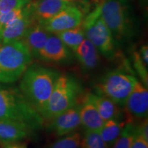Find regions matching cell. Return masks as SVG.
Instances as JSON below:
<instances>
[{
	"label": "cell",
	"instance_id": "cell-1",
	"mask_svg": "<svg viewBox=\"0 0 148 148\" xmlns=\"http://www.w3.org/2000/svg\"><path fill=\"white\" fill-rule=\"evenodd\" d=\"M60 74L51 68L31 64L20 78L18 88L41 116Z\"/></svg>",
	"mask_w": 148,
	"mask_h": 148
},
{
	"label": "cell",
	"instance_id": "cell-2",
	"mask_svg": "<svg viewBox=\"0 0 148 148\" xmlns=\"http://www.w3.org/2000/svg\"><path fill=\"white\" fill-rule=\"evenodd\" d=\"M0 119L25 123L34 131L41 129L45 120L15 86L0 84Z\"/></svg>",
	"mask_w": 148,
	"mask_h": 148
},
{
	"label": "cell",
	"instance_id": "cell-3",
	"mask_svg": "<svg viewBox=\"0 0 148 148\" xmlns=\"http://www.w3.org/2000/svg\"><path fill=\"white\" fill-rule=\"evenodd\" d=\"M138 81L127 61H123L119 67L101 76L95 85L94 92L105 96L123 107Z\"/></svg>",
	"mask_w": 148,
	"mask_h": 148
},
{
	"label": "cell",
	"instance_id": "cell-4",
	"mask_svg": "<svg viewBox=\"0 0 148 148\" xmlns=\"http://www.w3.org/2000/svg\"><path fill=\"white\" fill-rule=\"evenodd\" d=\"M33 56L21 40L0 46V84H10L21 78Z\"/></svg>",
	"mask_w": 148,
	"mask_h": 148
},
{
	"label": "cell",
	"instance_id": "cell-5",
	"mask_svg": "<svg viewBox=\"0 0 148 148\" xmlns=\"http://www.w3.org/2000/svg\"><path fill=\"white\" fill-rule=\"evenodd\" d=\"M83 94L82 84L73 75L60 74L42 116L49 121L73 106L80 101Z\"/></svg>",
	"mask_w": 148,
	"mask_h": 148
},
{
	"label": "cell",
	"instance_id": "cell-6",
	"mask_svg": "<svg viewBox=\"0 0 148 148\" xmlns=\"http://www.w3.org/2000/svg\"><path fill=\"white\" fill-rule=\"evenodd\" d=\"M85 37L93 44L98 52L109 60L116 56V42L112 33L101 17L99 6L83 18L81 23Z\"/></svg>",
	"mask_w": 148,
	"mask_h": 148
},
{
	"label": "cell",
	"instance_id": "cell-7",
	"mask_svg": "<svg viewBox=\"0 0 148 148\" xmlns=\"http://www.w3.org/2000/svg\"><path fill=\"white\" fill-rule=\"evenodd\" d=\"M99 6L101 17L112 33L116 44L129 40L133 35V26L123 1L107 0Z\"/></svg>",
	"mask_w": 148,
	"mask_h": 148
},
{
	"label": "cell",
	"instance_id": "cell-8",
	"mask_svg": "<svg viewBox=\"0 0 148 148\" xmlns=\"http://www.w3.org/2000/svg\"><path fill=\"white\" fill-rule=\"evenodd\" d=\"M83 18L84 14L82 11L72 4L64 8L49 19L38 23L48 32L56 34L78 26L82 23Z\"/></svg>",
	"mask_w": 148,
	"mask_h": 148
},
{
	"label": "cell",
	"instance_id": "cell-9",
	"mask_svg": "<svg viewBox=\"0 0 148 148\" xmlns=\"http://www.w3.org/2000/svg\"><path fill=\"white\" fill-rule=\"evenodd\" d=\"M79 112L80 101L53 119L49 120L47 129L58 137L75 132L81 125Z\"/></svg>",
	"mask_w": 148,
	"mask_h": 148
},
{
	"label": "cell",
	"instance_id": "cell-10",
	"mask_svg": "<svg viewBox=\"0 0 148 148\" xmlns=\"http://www.w3.org/2000/svg\"><path fill=\"white\" fill-rule=\"evenodd\" d=\"M36 58L49 63L66 64L71 62L73 54L56 34H51Z\"/></svg>",
	"mask_w": 148,
	"mask_h": 148
},
{
	"label": "cell",
	"instance_id": "cell-11",
	"mask_svg": "<svg viewBox=\"0 0 148 148\" xmlns=\"http://www.w3.org/2000/svg\"><path fill=\"white\" fill-rule=\"evenodd\" d=\"M34 131L29 125L14 120L0 119V145L18 143L29 138Z\"/></svg>",
	"mask_w": 148,
	"mask_h": 148
},
{
	"label": "cell",
	"instance_id": "cell-12",
	"mask_svg": "<svg viewBox=\"0 0 148 148\" xmlns=\"http://www.w3.org/2000/svg\"><path fill=\"white\" fill-rule=\"evenodd\" d=\"M124 106L131 116L140 119L147 118L148 90L147 86L138 81L127 97Z\"/></svg>",
	"mask_w": 148,
	"mask_h": 148
},
{
	"label": "cell",
	"instance_id": "cell-13",
	"mask_svg": "<svg viewBox=\"0 0 148 148\" xmlns=\"http://www.w3.org/2000/svg\"><path fill=\"white\" fill-rule=\"evenodd\" d=\"M35 22L36 21L33 18L26 5L25 12L21 17L0 29V46L8 42L21 40L27 29Z\"/></svg>",
	"mask_w": 148,
	"mask_h": 148
},
{
	"label": "cell",
	"instance_id": "cell-14",
	"mask_svg": "<svg viewBox=\"0 0 148 148\" xmlns=\"http://www.w3.org/2000/svg\"><path fill=\"white\" fill-rule=\"evenodd\" d=\"M72 4L62 0H32L27 5L33 18L37 22H42L53 17Z\"/></svg>",
	"mask_w": 148,
	"mask_h": 148
},
{
	"label": "cell",
	"instance_id": "cell-15",
	"mask_svg": "<svg viewBox=\"0 0 148 148\" xmlns=\"http://www.w3.org/2000/svg\"><path fill=\"white\" fill-rule=\"evenodd\" d=\"M81 125L85 130L99 131L104 123L90 97V92L83 94L80 99Z\"/></svg>",
	"mask_w": 148,
	"mask_h": 148
},
{
	"label": "cell",
	"instance_id": "cell-16",
	"mask_svg": "<svg viewBox=\"0 0 148 148\" xmlns=\"http://www.w3.org/2000/svg\"><path fill=\"white\" fill-rule=\"evenodd\" d=\"M50 34L51 33L48 32L36 21L27 29L21 40L30 51L32 56L37 58L38 53L44 47Z\"/></svg>",
	"mask_w": 148,
	"mask_h": 148
},
{
	"label": "cell",
	"instance_id": "cell-17",
	"mask_svg": "<svg viewBox=\"0 0 148 148\" xmlns=\"http://www.w3.org/2000/svg\"><path fill=\"white\" fill-rule=\"evenodd\" d=\"M90 94L103 121L110 119L122 120L123 115L119 105L102 95L95 92H90Z\"/></svg>",
	"mask_w": 148,
	"mask_h": 148
},
{
	"label": "cell",
	"instance_id": "cell-18",
	"mask_svg": "<svg viewBox=\"0 0 148 148\" xmlns=\"http://www.w3.org/2000/svg\"><path fill=\"white\" fill-rule=\"evenodd\" d=\"M74 53L85 70L90 71L97 66L99 60V52L93 44L86 38L83 40Z\"/></svg>",
	"mask_w": 148,
	"mask_h": 148
},
{
	"label": "cell",
	"instance_id": "cell-19",
	"mask_svg": "<svg viewBox=\"0 0 148 148\" xmlns=\"http://www.w3.org/2000/svg\"><path fill=\"white\" fill-rule=\"evenodd\" d=\"M126 122L122 120L110 119L105 121L98 132L108 148H110L121 134Z\"/></svg>",
	"mask_w": 148,
	"mask_h": 148
},
{
	"label": "cell",
	"instance_id": "cell-20",
	"mask_svg": "<svg viewBox=\"0 0 148 148\" xmlns=\"http://www.w3.org/2000/svg\"><path fill=\"white\" fill-rule=\"evenodd\" d=\"M56 34L58 36L64 45L73 52L76 50L77 47L86 38L84 29L81 24L73 28L66 29Z\"/></svg>",
	"mask_w": 148,
	"mask_h": 148
},
{
	"label": "cell",
	"instance_id": "cell-21",
	"mask_svg": "<svg viewBox=\"0 0 148 148\" xmlns=\"http://www.w3.org/2000/svg\"><path fill=\"white\" fill-rule=\"evenodd\" d=\"M136 126L132 121H127L119 137L110 148H131L136 135Z\"/></svg>",
	"mask_w": 148,
	"mask_h": 148
},
{
	"label": "cell",
	"instance_id": "cell-22",
	"mask_svg": "<svg viewBox=\"0 0 148 148\" xmlns=\"http://www.w3.org/2000/svg\"><path fill=\"white\" fill-rule=\"evenodd\" d=\"M82 136L77 132H72L65 136H60L45 148H79Z\"/></svg>",
	"mask_w": 148,
	"mask_h": 148
},
{
	"label": "cell",
	"instance_id": "cell-23",
	"mask_svg": "<svg viewBox=\"0 0 148 148\" xmlns=\"http://www.w3.org/2000/svg\"><path fill=\"white\" fill-rule=\"evenodd\" d=\"M79 148H108L98 131L85 130Z\"/></svg>",
	"mask_w": 148,
	"mask_h": 148
},
{
	"label": "cell",
	"instance_id": "cell-24",
	"mask_svg": "<svg viewBox=\"0 0 148 148\" xmlns=\"http://www.w3.org/2000/svg\"><path fill=\"white\" fill-rule=\"evenodd\" d=\"M132 61L134 68L138 76L140 77L141 82L145 86H148V71L147 66L144 63L138 51H134L132 53Z\"/></svg>",
	"mask_w": 148,
	"mask_h": 148
},
{
	"label": "cell",
	"instance_id": "cell-25",
	"mask_svg": "<svg viewBox=\"0 0 148 148\" xmlns=\"http://www.w3.org/2000/svg\"><path fill=\"white\" fill-rule=\"evenodd\" d=\"M31 1L32 0H1L0 14L6 13L16 9L23 8Z\"/></svg>",
	"mask_w": 148,
	"mask_h": 148
},
{
	"label": "cell",
	"instance_id": "cell-26",
	"mask_svg": "<svg viewBox=\"0 0 148 148\" xmlns=\"http://www.w3.org/2000/svg\"><path fill=\"white\" fill-rule=\"evenodd\" d=\"M25 12V6L22 8L16 9L4 14H0V29L3 28L9 23L21 17Z\"/></svg>",
	"mask_w": 148,
	"mask_h": 148
},
{
	"label": "cell",
	"instance_id": "cell-27",
	"mask_svg": "<svg viewBox=\"0 0 148 148\" xmlns=\"http://www.w3.org/2000/svg\"><path fill=\"white\" fill-rule=\"evenodd\" d=\"M131 148H148V140H145L138 132L136 126V135Z\"/></svg>",
	"mask_w": 148,
	"mask_h": 148
},
{
	"label": "cell",
	"instance_id": "cell-28",
	"mask_svg": "<svg viewBox=\"0 0 148 148\" xmlns=\"http://www.w3.org/2000/svg\"><path fill=\"white\" fill-rule=\"evenodd\" d=\"M136 130L145 140H148V123L147 118L143 119V121L139 125H136Z\"/></svg>",
	"mask_w": 148,
	"mask_h": 148
},
{
	"label": "cell",
	"instance_id": "cell-29",
	"mask_svg": "<svg viewBox=\"0 0 148 148\" xmlns=\"http://www.w3.org/2000/svg\"><path fill=\"white\" fill-rule=\"evenodd\" d=\"M139 54L141 57L142 60L146 65L147 66L148 64V47L147 45H143L140 47Z\"/></svg>",
	"mask_w": 148,
	"mask_h": 148
},
{
	"label": "cell",
	"instance_id": "cell-30",
	"mask_svg": "<svg viewBox=\"0 0 148 148\" xmlns=\"http://www.w3.org/2000/svg\"><path fill=\"white\" fill-rule=\"evenodd\" d=\"M1 148H27V146L24 145L23 143H21L20 142L18 143H14L8 144V145H1Z\"/></svg>",
	"mask_w": 148,
	"mask_h": 148
},
{
	"label": "cell",
	"instance_id": "cell-31",
	"mask_svg": "<svg viewBox=\"0 0 148 148\" xmlns=\"http://www.w3.org/2000/svg\"><path fill=\"white\" fill-rule=\"evenodd\" d=\"M62 1H66V2H68V3H73V1H76V0H62Z\"/></svg>",
	"mask_w": 148,
	"mask_h": 148
},
{
	"label": "cell",
	"instance_id": "cell-32",
	"mask_svg": "<svg viewBox=\"0 0 148 148\" xmlns=\"http://www.w3.org/2000/svg\"><path fill=\"white\" fill-rule=\"evenodd\" d=\"M0 1H1V0H0Z\"/></svg>",
	"mask_w": 148,
	"mask_h": 148
}]
</instances>
